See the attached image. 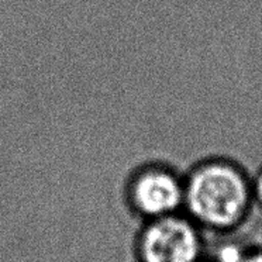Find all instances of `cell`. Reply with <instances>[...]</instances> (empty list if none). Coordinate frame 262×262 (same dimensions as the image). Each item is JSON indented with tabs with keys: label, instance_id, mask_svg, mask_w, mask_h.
Returning <instances> with one entry per match:
<instances>
[{
	"label": "cell",
	"instance_id": "cell-6",
	"mask_svg": "<svg viewBox=\"0 0 262 262\" xmlns=\"http://www.w3.org/2000/svg\"><path fill=\"white\" fill-rule=\"evenodd\" d=\"M203 262H213V261H210L209 258H206V259H205V261H203Z\"/></svg>",
	"mask_w": 262,
	"mask_h": 262
},
{
	"label": "cell",
	"instance_id": "cell-1",
	"mask_svg": "<svg viewBox=\"0 0 262 262\" xmlns=\"http://www.w3.org/2000/svg\"><path fill=\"white\" fill-rule=\"evenodd\" d=\"M254 210L252 175L235 160L209 157L185 173L183 213L206 234H234Z\"/></svg>",
	"mask_w": 262,
	"mask_h": 262
},
{
	"label": "cell",
	"instance_id": "cell-3",
	"mask_svg": "<svg viewBox=\"0 0 262 262\" xmlns=\"http://www.w3.org/2000/svg\"><path fill=\"white\" fill-rule=\"evenodd\" d=\"M127 199L144 222L182 213L185 173L164 162L145 164L130 173Z\"/></svg>",
	"mask_w": 262,
	"mask_h": 262
},
{
	"label": "cell",
	"instance_id": "cell-5",
	"mask_svg": "<svg viewBox=\"0 0 262 262\" xmlns=\"http://www.w3.org/2000/svg\"><path fill=\"white\" fill-rule=\"evenodd\" d=\"M239 262H262V245L248 247Z\"/></svg>",
	"mask_w": 262,
	"mask_h": 262
},
{
	"label": "cell",
	"instance_id": "cell-2",
	"mask_svg": "<svg viewBox=\"0 0 262 262\" xmlns=\"http://www.w3.org/2000/svg\"><path fill=\"white\" fill-rule=\"evenodd\" d=\"M207 234L185 213L148 220L137 238L138 262H203Z\"/></svg>",
	"mask_w": 262,
	"mask_h": 262
},
{
	"label": "cell",
	"instance_id": "cell-4",
	"mask_svg": "<svg viewBox=\"0 0 262 262\" xmlns=\"http://www.w3.org/2000/svg\"><path fill=\"white\" fill-rule=\"evenodd\" d=\"M252 196L255 209L262 211V166L256 171L255 175H252Z\"/></svg>",
	"mask_w": 262,
	"mask_h": 262
}]
</instances>
